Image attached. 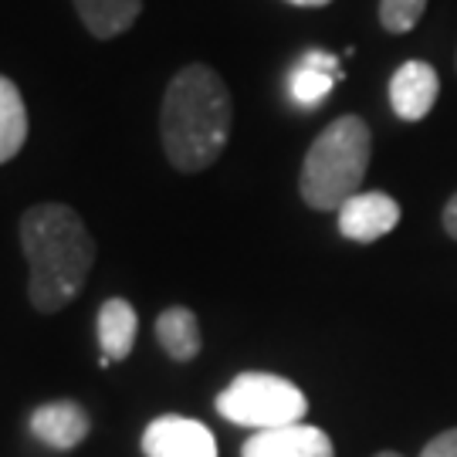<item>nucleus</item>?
Listing matches in <instances>:
<instances>
[{
	"instance_id": "nucleus-16",
	"label": "nucleus",
	"mask_w": 457,
	"mask_h": 457,
	"mask_svg": "<svg viewBox=\"0 0 457 457\" xmlns=\"http://www.w3.org/2000/svg\"><path fill=\"white\" fill-rule=\"evenodd\" d=\"M420 457H457V427L437 434V437L420 451Z\"/></svg>"
},
{
	"instance_id": "nucleus-9",
	"label": "nucleus",
	"mask_w": 457,
	"mask_h": 457,
	"mask_svg": "<svg viewBox=\"0 0 457 457\" xmlns=\"http://www.w3.org/2000/svg\"><path fill=\"white\" fill-rule=\"evenodd\" d=\"M88 430H92V420L82 403H75V400H54L31 413V434L58 451L79 447L88 437Z\"/></svg>"
},
{
	"instance_id": "nucleus-18",
	"label": "nucleus",
	"mask_w": 457,
	"mask_h": 457,
	"mask_svg": "<svg viewBox=\"0 0 457 457\" xmlns=\"http://www.w3.org/2000/svg\"><path fill=\"white\" fill-rule=\"evenodd\" d=\"M285 4H295V7H326L328 0H285Z\"/></svg>"
},
{
	"instance_id": "nucleus-2",
	"label": "nucleus",
	"mask_w": 457,
	"mask_h": 457,
	"mask_svg": "<svg viewBox=\"0 0 457 457\" xmlns=\"http://www.w3.org/2000/svg\"><path fill=\"white\" fill-rule=\"evenodd\" d=\"M21 245L31 268V305L41 315L62 312L96 264V241L85 220L65 204H37L21 217Z\"/></svg>"
},
{
	"instance_id": "nucleus-10",
	"label": "nucleus",
	"mask_w": 457,
	"mask_h": 457,
	"mask_svg": "<svg viewBox=\"0 0 457 457\" xmlns=\"http://www.w3.org/2000/svg\"><path fill=\"white\" fill-rule=\"evenodd\" d=\"M339 79H343V68H339L336 54H328V51H309L302 58V65L292 71L288 92H292L295 105L315 109V105H322L332 96V88H336Z\"/></svg>"
},
{
	"instance_id": "nucleus-3",
	"label": "nucleus",
	"mask_w": 457,
	"mask_h": 457,
	"mask_svg": "<svg viewBox=\"0 0 457 457\" xmlns=\"http://www.w3.org/2000/svg\"><path fill=\"white\" fill-rule=\"evenodd\" d=\"M373 156V136L360 115H339L319 132L302 163V200L312 211H339L360 194Z\"/></svg>"
},
{
	"instance_id": "nucleus-6",
	"label": "nucleus",
	"mask_w": 457,
	"mask_h": 457,
	"mask_svg": "<svg viewBox=\"0 0 457 457\" xmlns=\"http://www.w3.org/2000/svg\"><path fill=\"white\" fill-rule=\"evenodd\" d=\"M396 224H400V204L383 190H366V194L360 190L339 207V230L356 245H373L386 237Z\"/></svg>"
},
{
	"instance_id": "nucleus-12",
	"label": "nucleus",
	"mask_w": 457,
	"mask_h": 457,
	"mask_svg": "<svg viewBox=\"0 0 457 457\" xmlns=\"http://www.w3.org/2000/svg\"><path fill=\"white\" fill-rule=\"evenodd\" d=\"M75 11L88 34H96L98 41H109L136 24V17L143 14V0H75Z\"/></svg>"
},
{
	"instance_id": "nucleus-19",
	"label": "nucleus",
	"mask_w": 457,
	"mask_h": 457,
	"mask_svg": "<svg viewBox=\"0 0 457 457\" xmlns=\"http://www.w3.org/2000/svg\"><path fill=\"white\" fill-rule=\"evenodd\" d=\"M376 457H400V454H393V451H383V454H376Z\"/></svg>"
},
{
	"instance_id": "nucleus-20",
	"label": "nucleus",
	"mask_w": 457,
	"mask_h": 457,
	"mask_svg": "<svg viewBox=\"0 0 457 457\" xmlns=\"http://www.w3.org/2000/svg\"><path fill=\"white\" fill-rule=\"evenodd\" d=\"M454 62H457V58H454Z\"/></svg>"
},
{
	"instance_id": "nucleus-13",
	"label": "nucleus",
	"mask_w": 457,
	"mask_h": 457,
	"mask_svg": "<svg viewBox=\"0 0 457 457\" xmlns=\"http://www.w3.org/2000/svg\"><path fill=\"white\" fill-rule=\"evenodd\" d=\"M156 339L166 349V356L177 362H190L204 345L200 336V322L187 305H173V309L160 312L156 319Z\"/></svg>"
},
{
	"instance_id": "nucleus-8",
	"label": "nucleus",
	"mask_w": 457,
	"mask_h": 457,
	"mask_svg": "<svg viewBox=\"0 0 457 457\" xmlns=\"http://www.w3.org/2000/svg\"><path fill=\"white\" fill-rule=\"evenodd\" d=\"M441 79L427 62H403L390 79V105L403 122H420L437 105Z\"/></svg>"
},
{
	"instance_id": "nucleus-11",
	"label": "nucleus",
	"mask_w": 457,
	"mask_h": 457,
	"mask_svg": "<svg viewBox=\"0 0 457 457\" xmlns=\"http://www.w3.org/2000/svg\"><path fill=\"white\" fill-rule=\"evenodd\" d=\"M136 332H139V319L126 298H109L98 309V345L105 360H126L136 345Z\"/></svg>"
},
{
	"instance_id": "nucleus-5",
	"label": "nucleus",
	"mask_w": 457,
	"mask_h": 457,
	"mask_svg": "<svg viewBox=\"0 0 457 457\" xmlns=\"http://www.w3.org/2000/svg\"><path fill=\"white\" fill-rule=\"evenodd\" d=\"M143 454L146 457H217V441H213L211 427L180 417V413H166L156 417L143 430Z\"/></svg>"
},
{
	"instance_id": "nucleus-15",
	"label": "nucleus",
	"mask_w": 457,
	"mask_h": 457,
	"mask_svg": "<svg viewBox=\"0 0 457 457\" xmlns=\"http://www.w3.org/2000/svg\"><path fill=\"white\" fill-rule=\"evenodd\" d=\"M427 0H379V24L390 34H407L424 17Z\"/></svg>"
},
{
	"instance_id": "nucleus-4",
	"label": "nucleus",
	"mask_w": 457,
	"mask_h": 457,
	"mask_svg": "<svg viewBox=\"0 0 457 457\" xmlns=\"http://www.w3.org/2000/svg\"><path fill=\"white\" fill-rule=\"evenodd\" d=\"M217 413L237 427L275 430V427L302 424V417L309 413V400L285 376L241 373L230 379L228 390L217 393Z\"/></svg>"
},
{
	"instance_id": "nucleus-7",
	"label": "nucleus",
	"mask_w": 457,
	"mask_h": 457,
	"mask_svg": "<svg viewBox=\"0 0 457 457\" xmlns=\"http://www.w3.org/2000/svg\"><path fill=\"white\" fill-rule=\"evenodd\" d=\"M241 457H336V447L319 427L288 424L275 430H254L241 447Z\"/></svg>"
},
{
	"instance_id": "nucleus-17",
	"label": "nucleus",
	"mask_w": 457,
	"mask_h": 457,
	"mask_svg": "<svg viewBox=\"0 0 457 457\" xmlns=\"http://www.w3.org/2000/svg\"><path fill=\"white\" fill-rule=\"evenodd\" d=\"M444 230H447V234H451V237H454L457 241V194L451 196V200H447V204H444Z\"/></svg>"
},
{
	"instance_id": "nucleus-14",
	"label": "nucleus",
	"mask_w": 457,
	"mask_h": 457,
	"mask_svg": "<svg viewBox=\"0 0 457 457\" xmlns=\"http://www.w3.org/2000/svg\"><path fill=\"white\" fill-rule=\"evenodd\" d=\"M28 139V109L11 79L0 75V163L14 160Z\"/></svg>"
},
{
	"instance_id": "nucleus-1",
	"label": "nucleus",
	"mask_w": 457,
	"mask_h": 457,
	"mask_svg": "<svg viewBox=\"0 0 457 457\" xmlns=\"http://www.w3.org/2000/svg\"><path fill=\"white\" fill-rule=\"evenodd\" d=\"M234 126V102L224 79L207 65H187L166 85L160 132L166 160L180 173H200L224 153Z\"/></svg>"
}]
</instances>
